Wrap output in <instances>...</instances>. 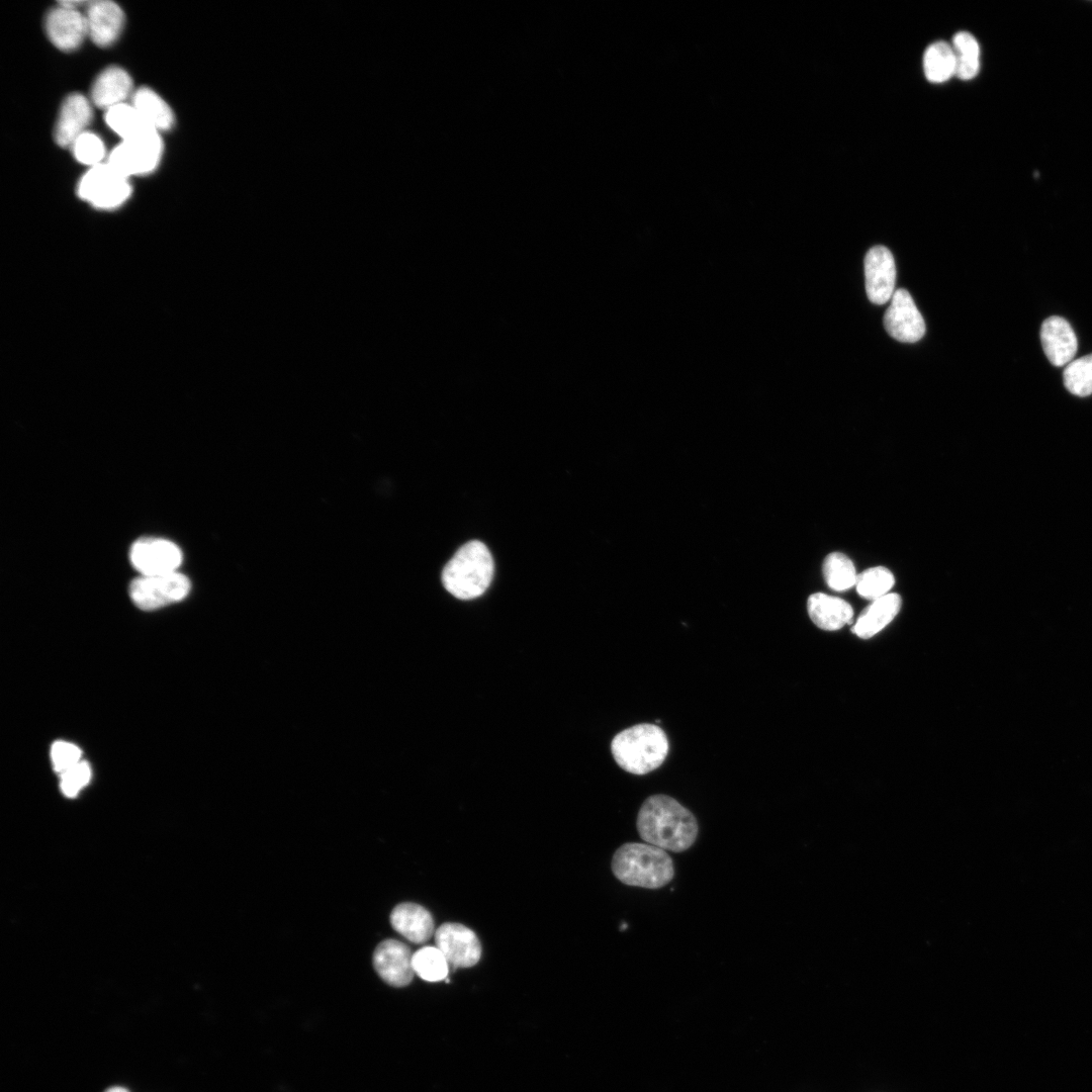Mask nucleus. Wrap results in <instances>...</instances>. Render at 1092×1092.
I'll list each match as a JSON object with an SVG mask.
<instances>
[{
	"label": "nucleus",
	"mask_w": 1092,
	"mask_h": 1092,
	"mask_svg": "<svg viewBox=\"0 0 1092 1092\" xmlns=\"http://www.w3.org/2000/svg\"><path fill=\"white\" fill-rule=\"evenodd\" d=\"M636 825L646 843L673 852L689 849L698 835L694 814L675 799L662 794L652 795L643 802Z\"/></svg>",
	"instance_id": "nucleus-1"
},
{
	"label": "nucleus",
	"mask_w": 1092,
	"mask_h": 1092,
	"mask_svg": "<svg viewBox=\"0 0 1092 1092\" xmlns=\"http://www.w3.org/2000/svg\"><path fill=\"white\" fill-rule=\"evenodd\" d=\"M612 871L623 884L645 889L662 888L674 875L672 859L665 850L641 842L621 845L613 855Z\"/></svg>",
	"instance_id": "nucleus-2"
},
{
	"label": "nucleus",
	"mask_w": 1092,
	"mask_h": 1092,
	"mask_svg": "<svg viewBox=\"0 0 1092 1092\" xmlns=\"http://www.w3.org/2000/svg\"><path fill=\"white\" fill-rule=\"evenodd\" d=\"M668 748L664 731L648 723L621 731L611 743V751L618 765L633 775H645L660 766Z\"/></svg>",
	"instance_id": "nucleus-3"
},
{
	"label": "nucleus",
	"mask_w": 1092,
	"mask_h": 1092,
	"mask_svg": "<svg viewBox=\"0 0 1092 1092\" xmlns=\"http://www.w3.org/2000/svg\"><path fill=\"white\" fill-rule=\"evenodd\" d=\"M492 576L493 560L488 548L473 540L459 548L445 565L442 582L454 597L471 600L487 589Z\"/></svg>",
	"instance_id": "nucleus-4"
},
{
	"label": "nucleus",
	"mask_w": 1092,
	"mask_h": 1092,
	"mask_svg": "<svg viewBox=\"0 0 1092 1092\" xmlns=\"http://www.w3.org/2000/svg\"><path fill=\"white\" fill-rule=\"evenodd\" d=\"M163 152L162 139L157 129H149L122 140L108 156L107 164L121 175L148 174L156 169Z\"/></svg>",
	"instance_id": "nucleus-5"
},
{
	"label": "nucleus",
	"mask_w": 1092,
	"mask_h": 1092,
	"mask_svg": "<svg viewBox=\"0 0 1092 1092\" xmlns=\"http://www.w3.org/2000/svg\"><path fill=\"white\" fill-rule=\"evenodd\" d=\"M77 193L96 208L111 209L121 205L131 193L128 178L107 163L91 167L80 179Z\"/></svg>",
	"instance_id": "nucleus-6"
},
{
	"label": "nucleus",
	"mask_w": 1092,
	"mask_h": 1092,
	"mask_svg": "<svg viewBox=\"0 0 1092 1092\" xmlns=\"http://www.w3.org/2000/svg\"><path fill=\"white\" fill-rule=\"evenodd\" d=\"M190 586L187 576L177 571L141 575L131 581L129 596L138 608L153 611L183 600Z\"/></svg>",
	"instance_id": "nucleus-7"
},
{
	"label": "nucleus",
	"mask_w": 1092,
	"mask_h": 1092,
	"mask_svg": "<svg viewBox=\"0 0 1092 1092\" xmlns=\"http://www.w3.org/2000/svg\"><path fill=\"white\" fill-rule=\"evenodd\" d=\"M436 946L454 968H470L481 957V944L473 930L463 924L446 922L435 931Z\"/></svg>",
	"instance_id": "nucleus-8"
},
{
	"label": "nucleus",
	"mask_w": 1092,
	"mask_h": 1092,
	"mask_svg": "<svg viewBox=\"0 0 1092 1092\" xmlns=\"http://www.w3.org/2000/svg\"><path fill=\"white\" fill-rule=\"evenodd\" d=\"M130 561L142 575L177 571L182 553L173 542L162 538H143L130 548Z\"/></svg>",
	"instance_id": "nucleus-9"
},
{
	"label": "nucleus",
	"mask_w": 1092,
	"mask_h": 1092,
	"mask_svg": "<svg viewBox=\"0 0 1092 1092\" xmlns=\"http://www.w3.org/2000/svg\"><path fill=\"white\" fill-rule=\"evenodd\" d=\"M887 333L903 343L919 341L925 334V323L910 293L903 288L896 290L884 315Z\"/></svg>",
	"instance_id": "nucleus-10"
},
{
	"label": "nucleus",
	"mask_w": 1092,
	"mask_h": 1092,
	"mask_svg": "<svg viewBox=\"0 0 1092 1092\" xmlns=\"http://www.w3.org/2000/svg\"><path fill=\"white\" fill-rule=\"evenodd\" d=\"M373 967L379 977L393 987H404L414 978L413 953L403 942L388 938L373 952Z\"/></svg>",
	"instance_id": "nucleus-11"
},
{
	"label": "nucleus",
	"mask_w": 1092,
	"mask_h": 1092,
	"mask_svg": "<svg viewBox=\"0 0 1092 1092\" xmlns=\"http://www.w3.org/2000/svg\"><path fill=\"white\" fill-rule=\"evenodd\" d=\"M866 291L871 302L881 305L894 294L896 266L892 253L884 246L871 248L864 257Z\"/></svg>",
	"instance_id": "nucleus-12"
},
{
	"label": "nucleus",
	"mask_w": 1092,
	"mask_h": 1092,
	"mask_svg": "<svg viewBox=\"0 0 1092 1092\" xmlns=\"http://www.w3.org/2000/svg\"><path fill=\"white\" fill-rule=\"evenodd\" d=\"M44 26L50 40L66 52L77 49L88 34L85 15L61 4L49 11Z\"/></svg>",
	"instance_id": "nucleus-13"
},
{
	"label": "nucleus",
	"mask_w": 1092,
	"mask_h": 1092,
	"mask_svg": "<svg viewBox=\"0 0 1092 1092\" xmlns=\"http://www.w3.org/2000/svg\"><path fill=\"white\" fill-rule=\"evenodd\" d=\"M84 15L88 35L94 43L108 47L117 39L124 23V14L116 3L108 0L89 2Z\"/></svg>",
	"instance_id": "nucleus-14"
},
{
	"label": "nucleus",
	"mask_w": 1092,
	"mask_h": 1092,
	"mask_svg": "<svg viewBox=\"0 0 1092 1092\" xmlns=\"http://www.w3.org/2000/svg\"><path fill=\"white\" fill-rule=\"evenodd\" d=\"M92 107L82 94L69 95L62 104L55 128V140L61 147H71L92 120Z\"/></svg>",
	"instance_id": "nucleus-15"
},
{
	"label": "nucleus",
	"mask_w": 1092,
	"mask_h": 1092,
	"mask_svg": "<svg viewBox=\"0 0 1092 1092\" xmlns=\"http://www.w3.org/2000/svg\"><path fill=\"white\" fill-rule=\"evenodd\" d=\"M1040 341L1048 359L1055 366L1069 364L1076 355V335L1070 324L1061 316L1053 315L1042 323Z\"/></svg>",
	"instance_id": "nucleus-16"
},
{
	"label": "nucleus",
	"mask_w": 1092,
	"mask_h": 1092,
	"mask_svg": "<svg viewBox=\"0 0 1092 1092\" xmlns=\"http://www.w3.org/2000/svg\"><path fill=\"white\" fill-rule=\"evenodd\" d=\"M390 923L396 932L414 943L428 941L436 931L431 913L423 906L411 902L393 908Z\"/></svg>",
	"instance_id": "nucleus-17"
},
{
	"label": "nucleus",
	"mask_w": 1092,
	"mask_h": 1092,
	"mask_svg": "<svg viewBox=\"0 0 1092 1092\" xmlns=\"http://www.w3.org/2000/svg\"><path fill=\"white\" fill-rule=\"evenodd\" d=\"M807 610L813 623L826 631L842 628L853 617V610L847 602L823 593H815L808 598Z\"/></svg>",
	"instance_id": "nucleus-18"
},
{
	"label": "nucleus",
	"mask_w": 1092,
	"mask_h": 1092,
	"mask_svg": "<svg viewBox=\"0 0 1092 1092\" xmlns=\"http://www.w3.org/2000/svg\"><path fill=\"white\" fill-rule=\"evenodd\" d=\"M132 91V80L126 71L119 67H109L96 78L91 89L93 103L109 109L124 103Z\"/></svg>",
	"instance_id": "nucleus-19"
},
{
	"label": "nucleus",
	"mask_w": 1092,
	"mask_h": 1092,
	"mask_svg": "<svg viewBox=\"0 0 1092 1092\" xmlns=\"http://www.w3.org/2000/svg\"><path fill=\"white\" fill-rule=\"evenodd\" d=\"M901 605V597L895 593L873 601L857 618L852 627V632L862 639L873 637L894 620L900 611Z\"/></svg>",
	"instance_id": "nucleus-20"
},
{
	"label": "nucleus",
	"mask_w": 1092,
	"mask_h": 1092,
	"mask_svg": "<svg viewBox=\"0 0 1092 1092\" xmlns=\"http://www.w3.org/2000/svg\"><path fill=\"white\" fill-rule=\"evenodd\" d=\"M131 105L158 131L168 130L174 123L169 105L153 90L141 87L131 96Z\"/></svg>",
	"instance_id": "nucleus-21"
},
{
	"label": "nucleus",
	"mask_w": 1092,
	"mask_h": 1092,
	"mask_svg": "<svg viewBox=\"0 0 1092 1092\" xmlns=\"http://www.w3.org/2000/svg\"><path fill=\"white\" fill-rule=\"evenodd\" d=\"M923 71L931 83H943L956 76V60L951 44L939 40L924 52Z\"/></svg>",
	"instance_id": "nucleus-22"
},
{
	"label": "nucleus",
	"mask_w": 1092,
	"mask_h": 1092,
	"mask_svg": "<svg viewBox=\"0 0 1092 1092\" xmlns=\"http://www.w3.org/2000/svg\"><path fill=\"white\" fill-rule=\"evenodd\" d=\"M951 48L956 60V77L971 80L980 69V47L975 36L968 31L954 34Z\"/></svg>",
	"instance_id": "nucleus-23"
},
{
	"label": "nucleus",
	"mask_w": 1092,
	"mask_h": 1092,
	"mask_svg": "<svg viewBox=\"0 0 1092 1092\" xmlns=\"http://www.w3.org/2000/svg\"><path fill=\"white\" fill-rule=\"evenodd\" d=\"M105 122L121 138V140L129 139L154 128L143 118L131 104L126 103H121L107 109L105 112Z\"/></svg>",
	"instance_id": "nucleus-24"
},
{
	"label": "nucleus",
	"mask_w": 1092,
	"mask_h": 1092,
	"mask_svg": "<svg viewBox=\"0 0 1092 1092\" xmlns=\"http://www.w3.org/2000/svg\"><path fill=\"white\" fill-rule=\"evenodd\" d=\"M449 966L445 956L437 946L427 945L413 953L415 974L427 982L447 979Z\"/></svg>",
	"instance_id": "nucleus-25"
},
{
	"label": "nucleus",
	"mask_w": 1092,
	"mask_h": 1092,
	"mask_svg": "<svg viewBox=\"0 0 1092 1092\" xmlns=\"http://www.w3.org/2000/svg\"><path fill=\"white\" fill-rule=\"evenodd\" d=\"M823 575L827 585L833 590H845L856 582V571L852 561L841 552L828 554L823 562Z\"/></svg>",
	"instance_id": "nucleus-26"
},
{
	"label": "nucleus",
	"mask_w": 1092,
	"mask_h": 1092,
	"mask_svg": "<svg viewBox=\"0 0 1092 1092\" xmlns=\"http://www.w3.org/2000/svg\"><path fill=\"white\" fill-rule=\"evenodd\" d=\"M894 583V575L888 568L876 566L857 574L855 585L860 597L875 601L890 594Z\"/></svg>",
	"instance_id": "nucleus-27"
},
{
	"label": "nucleus",
	"mask_w": 1092,
	"mask_h": 1092,
	"mask_svg": "<svg viewBox=\"0 0 1092 1092\" xmlns=\"http://www.w3.org/2000/svg\"><path fill=\"white\" fill-rule=\"evenodd\" d=\"M1063 380L1066 388L1078 396L1092 393V354L1071 361L1065 368Z\"/></svg>",
	"instance_id": "nucleus-28"
},
{
	"label": "nucleus",
	"mask_w": 1092,
	"mask_h": 1092,
	"mask_svg": "<svg viewBox=\"0 0 1092 1092\" xmlns=\"http://www.w3.org/2000/svg\"><path fill=\"white\" fill-rule=\"evenodd\" d=\"M74 157L82 164L94 167L105 157V146L95 133L85 131L71 146Z\"/></svg>",
	"instance_id": "nucleus-29"
},
{
	"label": "nucleus",
	"mask_w": 1092,
	"mask_h": 1092,
	"mask_svg": "<svg viewBox=\"0 0 1092 1092\" xmlns=\"http://www.w3.org/2000/svg\"><path fill=\"white\" fill-rule=\"evenodd\" d=\"M91 778V768L86 761H80L73 767L61 775L62 792L69 798H74L85 787Z\"/></svg>",
	"instance_id": "nucleus-30"
},
{
	"label": "nucleus",
	"mask_w": 1092,
	"mask_h": 1092,
	"mask_svg": "<svg viewBox=\"0 0 1092 1092\" xmlns=\"http://www.w3.org/2000/svg\"><path fill=\"white\" fill-rule=\"evenodd\" d=\"M82 752L78 746L66 741H56L52 745L51 757L54 769L63 774L81 761Z\"/></svg>",
	"instance_id": "nucleus-31"
},
{
	"label": "nucleus",
	"mask_w": 1092,
	"mask_h": 1092,
	"mask_svg": "<svg viewBox=\"0 0 1092 1092\" xmlns=\"http://www.w3.org/2000/svg\"><path fill=\"white\" fill-rule=\"evenodd\" d=\"M104 1092H129L126 1088L120 1086H113L105 1090Z\"/></svg>",
	"instance_id": "nucleus-32"
}]
</instances>
